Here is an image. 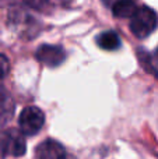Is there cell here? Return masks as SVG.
Returning <instances> with one entry per match:
<instances>
[{"label": "cell", "instance_id": "8fae6325", "mask_svg": "<svg viewBox=\"0 0 158 159\" xmlns=\"http://www.w3.org/2000/svg\"><path fill=\"white\" fill-rule=\"evenodd\" d=\"M156 56H157V59H158V48H157V50H156Z\"/></svg>", "mask_w": 158, "mask_h": 159}, {"label": "cell", "instance_id": "7c38bea8", "mask_svg": "<svg viewBox=\"0 0 158 159\" xmlns=\"http://www.w3.org/2000/svg\"><path fill=\"white\" fill-rule=\"evenodd\" d=\"M67 2H69V0H67Z\"/></svg>", "mask_w": 158, "mask_h": 159}, {"label": "cell", "instance_id": "52a82bcc", "mask_svg": "<svg viewBox=\"0 0 158 159\" xmlns=\"http://www.w3.org/2000/svg\"><path fill=\"white\" fill-rule=\"evenodd\" d=\"M140 6H137L136 0H118L112 7L115 17H132L137 11Z\"/></svg>", "mask_w": 158, "mask_h": 159}, {"label": "cell", "instance_id": "30bf717a", "mask_svg": "<svg viewBox=\"0 0 158 159\" xmlns=\"http://www.w3.org/2000/svg\"><path fill=\"white\" fill-rule=\"evenodd\" d=\"M22 2L27 3L28 6H31V7H34V8H41V7H44L49 0H22Z\"/></svg>", "mask_w": 158, "mask_h": 159}, {"label": "cell", "instance_id": "3957f363", "mask_svg": "<svg viewBox=\"0 0 158 159\" xmlns=\"http://www.w3.org/2000/svg\"><path fill=\"white\" fill-rule=\"evenodd\" d=\"M45 123V115L39 107L28 106L21 112L18 119L20 130L25 135H34L39 133Z\"/></svg>", "mask_w": 158, "mask_h": 159}, {"label": "cell", "instance_id": "5b68a950", "mask_svg": "<svg viewBox=\"0 0 158 159\" xmlns=\"http://www.w3.org/2000/svg\"><path fill=\"white\" fill-rule=\"evenodd\" d=\"M66 151L63 145L53 140H46L38 145L35 157L39 159H63L66 158Z\"/></svg>", "mask_w": 158, "mask_h": 159}, {"label": "cell", "instance_id": "6da1fadb", "mask_svg": "<svg viewBox=\"0 0 158 159\" xmlns=\"http://www.w3.org/2000/svg\"><path fill=\"white\" fill-rule=\"evenodd\" d=\"M158 24L157 14L147 6H140L137 11L130 17V31L134 36L144 39L156 31Z\"/></svg>", "mask_w": 158, "mask_h": 159}, {"label": "cell", "instance_id": "9c48e42d", "mask_svg": "<svg viewBox=\"0 0 158 159\" xmlns=\"http://www.w3.org/2000/svg\"><path fill=\"white\" fill-rule=\"evenodd\" d=\"M8 70H10V63H8V59L4 55L0 53V81L4 80L8 74Z\"/></svg>", "mask_w": 158, "mask_h": 159}, {"label": "cell", "instance_id": "7a4b0ae2", "mask_svg": "<svg viewBox=\"0 0 158 159\" xmlns=\"http://www.w3.org/2000/svg\"><path fill=\"white\" fill-rule=\"evenodd\" d=\"M21 130L8 129L0 135V151L3 157H22L25 154V138Z\"/></svg>", "mask_w": 158, "mask_h": 159}, {"label": "cell", "instance_id": "ba28073f", "mask_svg": "<svg viewBox=\"0 0 158 159\" xmlns=\"http://www.w3.org/2000/svg\"><path fill=\"white\" fill-rule=\"evenodd\" d=\"M11 113H13V101L7 95L6 89L2 85V81H0V123L7 121Z\"/></svg>", "mask_w": 158, "mask_h": 159}, {"label": "cell", "instance_id": "8992f818", "mask_svg": "<svg viewBox=\"0 0 158 159\" xmlns=\"http://www.w3.org/2000/svg\"><path fill=\"white\" fill-rule=\"evenodd\" d=\"M97 43L104 50H116L120 46V38L115 31H105L98 35Z\"/></svg>", "mask_w": 158, "mask_h": 159}, {"label": "cell", "instance_id": "277c9868", "mask_svg": "<svg viewBox=\"0 0 158 159\" xmlns=\"http://www.w3.org/2000/svg\"><path fill=\"white\" fill-rule=\"evenodd\" d=\"M36 59L48 67H58L66 60V52L62 46L56 45H42L35 53Z\"/></svg>", "mask_w": 158, "mask_h": 159}]
</instances>
